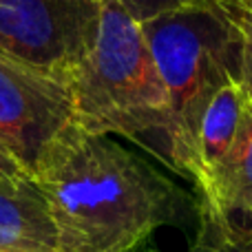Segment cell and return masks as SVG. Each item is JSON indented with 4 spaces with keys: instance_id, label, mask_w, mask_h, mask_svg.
<instances>
[{
    "instance_id": "8fae6325",
    "label": "cell",
    "mask_w": 252,
    "mask_h": 252,
    "mask_svg": "<svg viewBox=\"0 0 252 252\" xmlns=\"http://www.w3.org/2000/svg\"><path fill=\"white\" fill-rule=\"evenodd\" d=\"M115 2L122 4L126 11L139 22L148 20V18L157 16V13H161V11H168V9L177 7L175 0H115Z\"/></svg>"
},
{
    "instance_id": "277c9868",
    "label": "cell",
    "mask_w": 252,
    "mask_h": 252,
    "mask_svg": "<svg viewBox=\"0 0 252 252\" xmlns=\"http://www.w3.org/2000/svg\"><path fill=\"white\" fill-rule=\"evenodd\" d=\"M102 0H0V53L66 78L93 47Z\"/></svg>"
},
{
    "instance_id": "5bb4252c",
    "label": "cell",
    "mask_w": 252,
    "mask_h": 252,
    "mask_svg": "<svg viewBox=\"0 0 252 252\" xmlns=\"http://www.w3.org/2000/svg\"><path fill=\"white\" fill-rule=\"evenodd\" d=\"M2 252H56V250H2Z\"/></svg>"
},
{
    "instance_id": "8992f818",
    "label": "cell",
    "mask_w": 252,
    "mask_h": 252,
    "mask_svg": "<svg viewBox=\"0 0 252 252\" xmlns=\"http://www.w3.org/2000/svg\"><path fill=\"white\" fill-rule=\"evenodd\" d=\"M199 201L235 221L252 213V100L248 95L239 128L228 153L197 188ZM237 223V221H235Z\"/></svg>"
},
{
    "instance_id": "ba28073f",
    "label": "cell",
    "mask_w": 252,
    "mask_h": 252,
    "mask_svg": "<svg viewBox=\"0 0 252 252\" xmlns=\"http://www.w3.org/2000/svg\"><path fill=\"white\" fill-rule=\"evenodd\" d=\"M248 100V93L241 80H232L226 87H221L215 97L208 102L204 115L197 126L195 148H192V164H190V179L195 188L201 186L208 173L221 161L228 153L232 139L239 128L244 106Z\"/></svg>"
},
{
    "instance_id": "2e32d148",
    "label": "cell",
    "mask_w": 252,
    "mask_h": 252,
    "mask_svg": "<svg viewBox=\"0 0 252 252\" xmlns=\"http://www.w3.org/2000/svg\"><path fill=\"white\" fill-rule=\"evenodd\" d=\"M246 7H248L250 11H252V0H246Z\"/></svg>"
},
{
    "instance_id": "6da1fadb",
    "label": "cell",
    "mask_w": 252,
    "mask_h": 252,
    "mask_svg": "<svg viewBox=\"0 0 252 252\" xmlns=\"http://www.w3.org/2000/svg\"><path fill=\"white\" fill-rule=\"evenodd\" d=\"M31 177L49 206L58 252H157L153 235L175 223L186 192L113 139L69 124Z\"/></svg>"
},
{
    "instance_id": "9a60e30c",
    "label": "cell",
    "mask_w": 252,
    "mask_h": 252,
    "mask_svg": "<svg viewBox=\"0 0 252 252\" xmlns=\"http://www.w3.org/2000/svg\"><path fill=\"white\" fill-rule=\"evenodd\" d=\"M248 232L252 235V213H250V217H248Z\"/></svg>"
},
{
    "instance_id": "e0dca14e",
    "label": "cell",
    "mask_w": 252,
    "mask_h": 252,
    "mask_svg": "<svg viewBox=\"0 0 252 252\" xmlns=\"http://www.w3.org/2000/svg\"><path fill=\"white\" fill-rule=\"evenodd\" d=\"M0 146H2V144H0ZM2 148H4V146H2Z\"/></svg>"
},
{
    "instance_id": "9c48e42d",
    "label": "cell",
    "mask_w": 252,
    "mask_h": 252,
    "mask_svg": "<svg viewBox=\"0 0 252 252\" xmlns=\"http://www.w3.org/2000/svg\"><path fill=\"white\" fill-rule=\"evenodd\" d=\"M197 213L199 228L188 252H252V235L248 228L217 215L204 201L197 204Z\"/></svg>"
},
{
    "instance_id": "30bf717a",
    "label": "cell",
    "mask_w": 252,
    "mask_h": 252,
    "mask_svg": "<svg viewBox=\"0 0 252 252\" xmlns=\"http://www.w3.org/2000/svg\"><path fill=\"white\" fill-rule=\"evenodd\" d=\"M232 16L244 35V87L252 100V11L246 4H239L232 9Z\"/></svg>"
},
{
    "instance_id": "52a82bcc",
    "label": "cell",
    "mask_w": 252,
    "mask_h": 252,
    "mask_svg": "<svg viewBox=\"0 0 252 252\" xmlns=\"http://www.w3.org/2000/svg\"><path fill=\"white\" fill-rule=\"evenodd\" d=\"M2 250H56L49 206L33 177L0 186V252Z\"/></svg>"
},
{
    "instance_id": "7c38bea8",
    "label": "cell",
    "mask_w": 252,
    "mask_h": 252,
    "mask_svg": "<svg viewBox=\"0 0 252 252\" xmlns=\"http://www.w3.org/2000/svg\"><path fill=\"white\" fill-rule=\"evenodd\" d=\"M25 177H29L27 168L7 151V148L0 146V186H4V184H13V182L25 179Z\"/></svg>"
},
{
    "instance_id": "3957f363",
    "label": "cell",
    "mask_w": 252,
    "mask_h": 252,
    "mask_svg": "<svg viewBox=\"0 0 252 252\" xmlns=\"http://www.w3.org/2000/svg\"><path fill=\"white\" fill-rule=\"evenodd\" d=\"M139 25L168 93L164 164L188 177L197 126L208 102L228 82H244V35L232 9L175 7Z\"/></svg>"
},
{
    "instance_id": "5b68a950",
    "label": "cell",
    "mask_w": 252,
    "mask_h": 252,
    "mask_svg": "<svg viewBox=\"0 0 252 252\" xmlns=\"http://www.w3.org/2000/svg\"><path fill=\"white\" fill-rule=\"evenodd\" d=\"M75 122L69 80L0 53V144L31 175L56 135Z\"/></svg>"
},
{
    "instance_id": "4fadbf2b",
    "label": "cell",
    "mask_w": 252,
    "mask_h": 252,
    "mask_svg": "<svg viewBox=\"0 0 252 252\" xmlns=\"http://www.w3.org/2000/svg\"><path fill=\"white\" fill-rule=\"evenodd\" d=\"M177 7H208V9H235L239 4H246V0H175Z\"/></svg>"
},
{
    "instance_id": "7a4b0ae2",
    "label": "cell",
    "mask_w": 252,
    "mask_h": 252,
    "mask_svg": "<svg viewBox=\"0 0 252 252\" xmlns=\"http://www.w3.org/2000/svg\"><path fill=\"white\" fill-rule=\"evenodd\" d=\"M75 124L120 135L164 161L170 128L168 93L139 20L115 0H102L93 47L69 75Z\"/></svg>"
}]
</instances>
